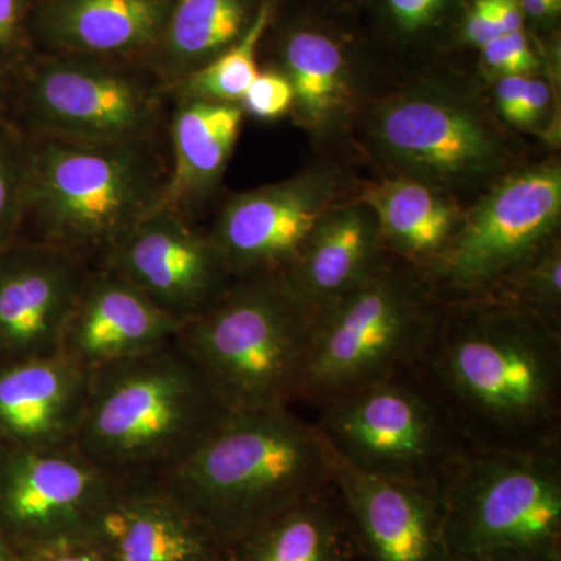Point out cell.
Masks as SVG:
<instances>
[{"label": "cell", "instance_id": "obj_36", "mask_svg": "<svg viewBox=\"0 0 561 561\" xmlns=\"http://www.w3.org/2000/svg\"><path fill=\"white\" fill-rule=\"evenodd\" d=\"M14 125L18 124L14 121L13 111H11L9 91L0 83V133L9 130Z\"/></svg>", "mask_w": 561, "mask_h": 561}, {"label": "cell", "instance_id": "obj_5", "mask_svg": "<svg viewBox=\"0 0 561 561\" xmlns=\"http://www.w3.org/2000/svg\"><path fill=\"white\" fill-rule=\"evenodd\" d=\"M448 57L420 66L401 88L362 106L357 122L362 147L389 175L424 181L460 198L485 191L519 164L505 125L446 66Z\"/></svg>", "mask_w": 561, "mask_h": 561}, {"label": "cell", "instance_id": "obj_10", "mask_svg": "<svg viewBox=\"0 0 561 561\" xmlns=\"http://www.w3.org/2000/svg\"><path fill=\"white\" fill-rule=\"evenodd\" d=\"M404 373L331 402L316 427L350 467L440 490L472 448L419 375L405 381Z\"/></svg>", "mask_w": 561, "mask_h": 561}, {"label": "cell", "instance_id": "obj_2", "mask_svg": "<svg viewBox=\"0 0 561 561\" xmlns=\"http://www.w3.org/2000/svg\"><path fill=\"white\" fill-rule=\"evenodd\" d=\"M219 545L334 486V459L316 424L291 409L228 413L180 467L154 482Z\"/></svg>", "mask_w": 561, "mask_h": 561}, {"label": "cell", "instance_id": "obj_8", "mask_svg": "<svg viewBox=\"0 0 561 561\" xmlns=\"http://www.w3.org/2000/svg\"><path fill=\"white\" fill-rule=\"evenodd\" d=\"M451 561H561L556 449H470L442 489Z\"/></svg>", "mask_w": 561, "mask_h": 561}, {"label": "cell", "instance_id": "obj_17", "mask_svg": "<svg viewBox=\"0 0 561 561\" xmlns=\"http://www.w3.org/2000/svg\"><path fill=\"white\" fill-rule=\"evenodd\" d=\"M332 459L335 489L348 512L362 560L451 561L440 490L368 474Z\"/></svg>", "mask_w": 561, "mask_h": 561}, {"label": "cell", "instance_id": "obj_19", "mask_svg": "<svg viewBox=\"0 0 561 561\" xmlns=\"http://www.w3.org/2000/svg\"><path fill=\"white\" fill-rule=\"evenodd\" d=\"M88 537L110 561L220 559L205 527L154 482H116Z\"/></svg>", "mask_w": 561, "mask_h": 561}, {"label": "cell", "instance_id": "obj_39", "mask_svg": "<svg viewBox=\"0 0 561 561\" xmlns=\"http://www.w3.org/2000/svg\"><path fill=\"white\" fill-rule=\"evenodd\" d=\"M217 561H221V560L219 559V560H217Z\"/></svg>", "mask_w": 561, "mask_h": 561}, {"label": "cell", "instance_id": "obj_41", "mask_svg": "<svg viewBox=\"0 0 561 561\" xmlns=\"http://www.w3.org/2000/svg\"><path fill=\"white\" fill-rule=\"evenodd\" d=\"M362 561H364V560H362Z\"/></svg>", "mask_w": 561, "mask_h": 561}, {"label": "cell", "instance_id": "obj_40", "mask_svg": "<svg viewBox=\"0 0 561 561\" xmlns=\"http://www.w3.org/2000/svg\"><path fill=\"white\" fill-rule=\"evenodd\" d=\"M0 448H2V446H0Z\"/></svg>", "mask_w": 561, "mask_h": 561}, {"label": "cell", "instance_id": "obj_37", "mask_svg": "<svg viewBox=\"0 0 561 561\" xmlns=\"http://www.w3.org/2000/svg\"><path fill=\"white\" fill-rule=\"evenodd\" d=\"M320 5L328 7V9L341 11V13L357 14L359 11L360 0H313Z\"/></svg>", "mask_w": 561, "mask_h": 561}, {"label": "cell", "instance_id": "obj_35", "mask_svg": "<svg viewBox=\"0 0 561 561\" xmlns=\"http://www.w3.org/2000/svg\"><path fill=\"white\" fill-rule=\"evenodd\" d=\"M527 28L537 38L561 33V0H518Z\"/></svg>", "mask_w": 561, "mask_h": 561}, {"label": "cell", "instance_id": "obj_28", "mask_svg": "<svg viewBox=\"0 0 561 561\" xmlns=\"http://www.w3.org/2000/svg\"><path fill=\"white\" fill-rule=\"evenodd\" d=\"M283 0H264L256 20L241 39L216 60L171 87L172 99L239 103L261 70V46Z\"/></svg>", "mask_w": 561, "mask_h": 561}, {"label": "cell", "instance_id": "obj_12", "mask_svg": "<svg viewBox=\"0 0 561 561\" xmlns=\"http://www.w3.org/2000/svg\"><path fill=\"white\" fill-rule=\"evenodd\" d=\"M260 60L289 80L298 125L328 140L356 121L360 83L381 58L357 14L313 0H283L262 41Z\"/></svg>", "mask_w": 561, "mask_h": 561}, {"label": "cell", "instance_id": "obj_6", "mask_svg": "<svg viewBox=\"0 0 561 561\" xmlns=\"http://www.w3.org/2000/svg\"><path fill=\"white\" fill-rule=\"evenodd\" d=\"M312 313L283 273L242 276L176 342L228 412L284 411L301 400Z\"/></svg>", "mask_w": 561, "mask_h": 561}, {"label": "cell", "instance_id": "obj_15", "mask_svg": "<svg viewBox=\"0 0 561 561\" xmlns=\"http://www.w3.org/2000/svg\"><path fill=\"white\" fill-rule=\"evenodd\" d=\"M101 265L183 323L206 311L236 279L209 231L164 208L144 217Z\"/></svg>", "mask_w": 561, "mask_h": 561}, {"label": "cell", "instance_id": "obj_13", "mask_svg": "<svg viewBox=\"0 0 561 561\" xmlns=\"http://www.w3.org/2000/svg\"><path fill=\"white\" fill-rule=\"evenodd\" d=\"M116 481L69 443L0 448V530L16 552L88 537Z\"/></svg>", "mask_w": 561, "mask_h": 561}, {"label": "cell", "instance_id": "obj_14", "mask_svg": "<svg viewBox=\"0 0 561 561\" xmlns=\"http://www.w3.org/2000/svg\"><path fill=\"white\" fill-rule=\"evenodd\" d=\"M348 187L337 164L320 162L290 179L238 192L221 206L210 238L234 278L284 273Z\"/></svg>", "mask_w": 561, "mask_h": 561}, {"label": "cell", "instance_id": "obj_30", "mask_svg": "<svg viewBox=\"0 0 561 561\" xmlns=\"http://www.w3.org/2000/svg\"><path fill=\"white\" fill-rule=\"evenodd\" d=\"M27 191V136L18 125L0 133V253L20 241Z\"/></svg>", "mask_w": 561, "mask_h": 561}, {"label": "cell", "instance_id": "obj_22", "mask_svg": "<svg viewBox=\"0 0 561 561\" xmlns=\"http://www.w3.org/2000/svg\"><path fill=\"white\" fill-rule=\"evenodd\" d=\"M390 257L375 213L354 197L324 213L300 256L283 275L313 311L356 289Z\"/></svg>", "mask_w": 561, "mask_h": 561}, {"label": "cell", "instance_id": "obj_16", "mask_svg": "<svg viewBox=\"0 0 561 561\" xmlns=\"http://www.w3.org/2000/svg\"><path fill=\"white\" fill-rule=\"evenodd\" d=\"M87 261L33 242L0 253V364L50 356L90 273Z\"/></svg>", "mask_w": 561, "mask_h": 561}, {"label": "cell", "instance_id": "obj_38", "mask_svg": "<svg viewBox=\"0 0 561 561\" xmlns=\"http://www.w3.org/2000/svg\"><path fill=\"white\" fill-rule=\"evenodd\" d=\"M0 561H21L20 553H18L16 549L7 540L2 530H0Z\"/></svg>", "mask_w": 561, "mask_h": 561}, {"label": "cell", "instance_id": "obj_9", "mask_svg": "<svg viewBox=\"0 0 561 561\" xmlns=\"http://www.w3.org/2000/svg\"><path fill=\"white\" fill-rule=\"evenodd\" d=\"M25 135L84 142H157L171 98L138 60L35 54L9 87Z\"/></svg>", "mask_w": 561, "mask_h": 561}, {"label": "cell", "instance_id": "obj_26", "mask_svg": "<svg viewBox=\"0 0 561 561\" xmlns=\"http://www.w3.org/2000/svg\"><path fill=\"white\" fill-rule=\"evenodd\" d=\"M264 0H173L147 66L168 90L216 60L251 27Z\"/></svg>", "mask_w": 561, "mask_h": 561}, {"label": "cell", "instance_id": "obj_21", "mask_svg": "<svg viewBox=\"0 0 561 561\" xmlns=\"http://www.w3.org/2000/svg\"><path fill=\"white\" fill-rule=\"evenodd\" d=\"M92 371L60 351L0 364V446L36 448L73 442Z\"/></svg>", "mask_w": 561, "mask_h": 561}, {"label": "cell", "instance_id": "obj_1", "mask_svg": "<svg viewBox=\"0 0 561 561\" xmlns=\"http://www.w3.org/2000/svg\"><path fill=\"white\" fill-rule=\"evenodd\" d=\"M412 367L472 449H556L560 331L535 313L493 295L442 298Z\"/></svg>", "mask_w": 561, "mask_h": 561}, {"label": "cell", "instance_id": "obj_4", "mask_svg": "<svg viewBox=\"0 0 561 561\" xmlns=\"http://www.w3.org/2000/svg\"><path fill=\"white\" fill-rule=\"evenodd\" d=\"M25 136L27 191L20 241L68 251L95 267L160 206L169 168L157 142Z\"/></svg>", "mask_w": 561, "mask_h": 561}, {"label": "cell", "instance_id": "obj_18", "mask_svg": "<svg viewBox=\"0 0 561 561\" xmlns=\"http://www.w3.org/2000/svg\"><path fill=\"white\" fill-rule=\"evenodd\" d=\"M183 324L119 273L95 265L62 331L60 353L88 370H101L169 345Z\"/></svg>", "mask_w": 561, "mask_h": 561}, {"label": "cell", "instance_id": "obj_34", "mask_svg": "<svg viewBox=\"0 0 561 561\" xmlns=\"http://www.w3.org/2000/svg\"><path fill=\"white\" fill-rule=\"evenodd\" d=\"M21 561H110L90 537L55 542L21 553Z\"/></svg>", "mask_w": 561, "mask_h": 561}, {"label": "cell", "instance_id": "obj_25", "mask_svg": "<svg viewBox=\"0 0 561 561\" xmlns=\"http://www.w3.org/2000/svg\"><path fill=\"white\" fill-rule=\"evenodd\" d=\"M220 560L362 561V556L334 483L221 548Z\"/></svg>", "mask_w": 561, "mask_h": 561}, {"label": "cell", "instance_id": "obj_31", "mask_svg": "<svg viewBox=\"0 0 561 561\" xmlns=\"http://www.w3.org/2000/svg\"><path fill=\"white\" fill-rule=\"evenodd\" d=\"M474 55L482 76H535L548 72L540 44L529 31L504 33Z\"/></svg>", "mask_w": 561, "mask_h": 561}, {"label": "cell", "instance_id": "obj_20", "mask_svg": "<svg viewBox=\"0 0 561 561\" xmlns=\"http://www.w3.org/2000/svg\"><path fill=\"white\" fill-rule=\"evenodd\" d=\"M173 0H38L35 54L144 61L157 46Z\"/></svg>", "mask_w": 561, "mask_h": 561}, {"label": "cell", "instance_id": "obj_7", "mask_svg": "<svg viewBox=\"0 0 561 561\" xmlns=\"http://www.w3.org/2000/svg\"><path fill=\"white\" fill-rule=\"evenodd\" d=\"M440 302L431 276L391 256L356 289L313 309L301 401L323 409L411 368Z\"/></svg>", "mask_w": 561, "mask_h": 561}, {"label": "cell", "instance_id": "obj_27", "mask_svg": "<svg viewBox=\"0 0 561 561\" xmlns=\"http://www.w3.org/2000/svg\"><path fill=\"white\" fill-rule=\"evenodd\" d=\"M470 0H360L359 18L381 60L430 65L456 54V33Z\"/></svg>", "mask_w": 561, "mask_h": 561}, {"label": "cell", "instance_id": "obj_33", "mask_svg": "<svg viewBox=\"0 0 561 561\" xmlns=\"http://www.w3.org/2000/svg\"><path fill=\"white\" fill-rule=\"evenodd\" d=\"M239 105L261 121H276L294 110V88L279 70L261 66Z\"/></svg>", "mask_w": 561, "mask_h": 561}, {"label": "cell", "instance_id": "obj_11", "mask_svg": "<svg viewBox=\"0 0 561 561\" xmlns=\"http://www.w3.org/2000/svg\"><path fill=\"white\" fill-rule=\"evenodd\" d=\"M560 221V161L516 165L465 209L459 234L432 280L465 297L493 295L559 239Z\"/></svg>", "mask_w": 561, "mask_h": 561}, {"label": "cell", "instance_id": "obj_29", "mask_svg": "<svg viewBox=\"0 0 561 561\" xmlns=\"http://www.w3.org/2000/svg\"><path fill=\"white\" fill-rule=\"evenodd\" d=\"M500 294V297L535 313L553 330L560 331V239H556L551 245L546 247L511 283L502 287Z\"/></svg>", "mask_w": 561, "mask_h": 561}, {"label": "cell", "instance_id": "obj_24", "mask_svg": "<svg viewBox=\"0 0 561 561\" xmlns=\"http://www.w3.org/2000/svg\"><path fill=\"white\" fill-rule=\"evenodd\" d=\"M172 162L158 208L192 217L219 190L243 127L239 103L175 99Z\"/></svg>", "mask_w": 561, "mask_h": 561}, {"label": "cell", "instance_id": "obj_23", "mask_svg": "<svg viewBox=\"0 0 561 561\" xmlns=\"http://www.w3.org/2000/svg\"><path fill=\"white\" fill-rule=\"evenodd\" d=\"M370 206L391 256L434 276L459 234L460 198L409 176L386 175L356 195Z\"/></svg>", "mask_w": 561, "mask_h": 561}, {"label": "cell", "instance_id": "obj_32", "mask_svg": "<svg viewBox=\"0 0 561 561\" xmlns=\"http://www.w3.org/2000/svg\"><path fill=\"white\" fill-rule=\"evenodd\" d=\"M38 0H0V83L11 81L32 60L31 20Z\"/></svg>", "mask_w": 561, "mask_h": 561}, {"label": "cell", "instance_id": "obj_3", "mask_svg": "<svg viewBox=\"0 0 561 561\" xmlns=\"http://www.w3.org/2000/svg\"><path fill=\"white\" fill-rule=\"evenodd\" d=\"M179 342L92 371L72 445L116 482H158L228 415Z\"/></svg>", "mask_w": 561, "mask_h": 561}]
</instances>
